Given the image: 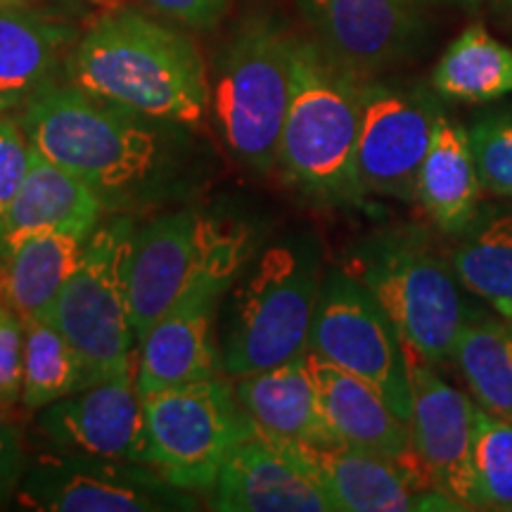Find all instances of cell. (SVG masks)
<instances>
[{
  "mask_svg": "<svg viewBox=\"0 0 512 512\" xmlns=\"http://www.w3.org/2000/svg\"><path fill=\"white\" fill-rule=\"evenodd\" d=\"M235 394L254 432L283 446L337 441L325 425L309 368V351L280 366L235 377Z\"/></svg>",
  "mask_w": 512,
  "mask_h": 512,
  "instance_id": "obj_19",
  "label": "cell"
},
{
  "mask_svg": "<svg viewBox=\"0 0 512 512\" xmlns=\"http://www.w3.org/2000/svg\"><path fill=\"white\" fill-rule=\"evenodd\" d=\"M451 264L472 297L512 323V202L479 207L456 235Z\"/></svg>",
  "mask_w": 512,
  "mask_h": 512,
  "instance_id": "obj_25",
  "label": "cell"
},
{
  "mask_svg": "<svg viewBox=\"0 0 512 512\" xmlns=\"http://www.w3.org/2000/svg\"><path fill=\"white\" fill-rule=\"evenodd\" d=\"M69 83L143 117L197 128L211 107L207 69L188 36L138 12L102 17L67 57Z\"/></svg>",
  "mask_w": 512,
  "mask_h": 512,
  "instance_id": "obj_2",
  "label": "cell"
},
{
  "mask_svg": "<svg viewBox=\"0 0 512 512\" xmlns=\"http://www.w3.org/2000/svg\"><path fill=\"white\" fill-rule=\"evenodd\" d=\"M226 294L204 292L176 304L138 339L140 394L183 387L219 375L221 347L216 309Z\"/></svg>",
  "mask_w": 512,
  "mask_h": 512,
  "instance_id": "obj_18",
  "label": "cell"
},
{
  "mask_svg": "<svg viewBox=\"0 0 512 512\" xmlns=\"http://www.w3.org/2000/svg\"><path fill=\"white\" fill-rule=\"evenodd\" d=\"M432 88L448 100L494 102L512 93V48L472 24L441 55Z\"/></svg>",
  "mask_w": 512,
  "mask_h": 512,
  "instance_id": "obj_27",
  "label": "cell"
},
{
  "mask_svg": "<svg viewBox=\"0 0 512 512\" xmlns=\"http://www.w3.org/2000/svg\"><path fill=\"white\" fill-rule=\"evenodd\" d=\"M72 31L0 0V114L24 110L57 83Z\"/></svg>",
  "mask_w": 512,
  "mask_h": 512,
  "instance_id": "obj_21",
  "label": "cell"
},
{
  "mask_svg": "<svg viewBox=\"0 0 512 512\" xmlns=\"http://www.w3.org/2000/svg\"><path fill=\"white\" fill-rule=\"evenodd\" d=\"M309 351L368 382L403 420L411 422L406 344L375 294L347 268L325 271Z\"/></svg>",
  "mask_w": 512,
  "mask_h": 512,
  "instance_id": "obj_10",
  "label": "cell"
},
{
  "mask_svg": "<svg viewBox=\"0 0 512 512\" xmlns=\"http://www.w3.org/2000/svg\"><path fill=\"white\" fill-rule=\"evenodd\" d=\"M323 278V252L311 233L249 259L228 290L223 320L221 366L230 380L309 351Z\"/></svg>",
  "mask_w": 512,
  "mask_h": 512,
  "instance_id": "obj_3",
  "label": "cell"
},
{
  "mask_svg": "<svg viewBox=\"0 0 512 512\" xmlns=\"http://www.w3.org/2000/svg\"><path fill=\"white\" fill-rule=\"evenodd\" d=\"M24 320L0 292V406L22 399Z\"/></svg>",
  "mask_w": 512,
  "mask_h": 512,
  "instance_id": "obj_32",
  "label": "cell"
},
{
  "mask_svg": "<svg viewBox=\"0 0 512 512\" xmlns=\"http://www.w3.org/2000/svg\"><path fill=\"white\" fill-rule=\"evenodd\" d=\"M347 271L375 294L408 351L432 366L451 361L467 318L479 309L465 297L451 256L422 228H392L351 247Z\"/></svg>",
  "mask_w": 512,
  "mask_h": 512,
  "instance_id": "obj_5",
  "label": "cell"
},
{
  "mask_svg": "<svg viewBox=\"0 0 512 512\" xmlns=\"http://www.w3.org/2000/svg\"><path fill=\"white\" fill-rule=\"evenodd\" d=\"M147 465L185 491H211L228 453L254 434L223 377L143 396Z\"/></svg>",
  "mask_w": 512,
  "mask_h": 512,
  "instance_id": "obj_9",
  "label": "cell"
},
{
  "mask_svg": "<svg viewBox=\"0 0 512 512\" xmlns=\"http://www.w3.org/2000/svg\"><path fill=\"white\" fill-rule=\"evenodd\" d=\"M36 425L57 451L147 465L145 406L136 370L50 403L41 408Z\"/></svg>",
  "mask_w": 512,
  "mask_h": 512,
  "instance_id": "obj_14",
  "label": "cell"
},
{
  "mask_svg": "<svg viewBox=\"0 0 512 512\" xmlns=\"http://www.w3.org/2000/svg\"><path fill=\"white\" fill-rule=\"evenodd\" d=\"M294 36L254 17L235 31L216 60L211 114L233 155L256 174H268L280 157V138L290 105Z\"/></svg>",
  "mask_w": 512,
  "mask_h": 512,
  "instance_id": "obj_7",
  "label": "cell"
},
{
  "mask_svg": "<svg viewBox=\"0 0 512 512\" xmlns=\"http://www.w3.org/2000/svg\"><path fill=\"white\" fill-rule=\"evenodd\" d=\"M29 143L91 188L107 211L147 209L183 188L188 128L157 121L83 88L50 86L19 114Z\"/></svg>",
  "mask_w": 512,
  "mask_h": 512,
  "instance_id": "obj_1",
  "label": "cell"
},
{
  "mask_svg": "<svg viewBox=\"0 0 512 512\" xmlns=\"http://www.w3.org/2000/svg\"><path fill=\"white\" fill-rule=\"evenodd\" d=\"M131 216L100 223L64 285L53 323L79 356L86 387L126 375L138 366L131 320V259L136 245Z\"/></svg>",
  "mask_w": 512,
  "mask_h": 512,
  "instance_id": "obj_8",
  "label": "cell"
},
{
  "mask_svg": "<svg viewBox=\"0 0 512 512\" xmlns=\"http://www.w3.org/2000/svg\"><path fill=\"white\" fill-rule=\"evenodd\" d=\"M444 110L420 86L363 81L356 176L363 195L415 200L418 176Z\"/></svg>",
  "mask_w": 512,
  "mask_h": 512,
  "instance_id": "obj_12",
  "label": "cell"
},
{
  "mask_svg": "<svg viewBox=\"0 0 512 512\" xmlns=\"http://www.w3.org/2000/svg\"><path fill=\"white\" fill-rule=\"evenodd\" d=\"M411 373V437L432 489L456 510L482 508L477 479V403L453 389L437 366L408 351Z\"/></svg>",
  "mask_w": 512,
  "mask_h": 512,
  "instance_id": "obj_13",
  "label": "cell"
},
{
  "mask_svg": "<svg viewBox=\"0 0 512 512\" xmlns=\"http://www.w3.org/2000/svg\"><path fill=\"white\" fill-rule=\"evenodd\" d=\"M508 323H510V320H508ZM510 332H512V323H510Z\"/></svg>",
  "mask_w": 512,
  "mask_h": 512,
  "instance_id": "obj_37",
  "label": "cell"
},
{
  "mask_svg": "<svg viewBox=\"0 0 512 512\" xmlns=\"http://www.w3.org/2000/svg\"><path fill=\"white\" fill-rule=\"evenodd\" d=\"M91 235L81 230H46L17 242L5 254L0 292L22 320L53 318L57 299L79 266Z\"/></svg>",
  "mask_w": 512,
  "mask_h": 512,
  "instance_id": "obj_23",
  "label": "cell"
},
{
  "mask_svg": "<svg viewBox=\"0 0 512 512\" xmlns=\"http://www.w3.org/2000/svg\"><path fill=\"white\" fill-rule=\"evenodd\" d=\"M475 460L482 508L512 510V420L477 406Z\"/></svg>",
  "mask_w": 512,
  "mask_h": 512,
  "instance_id": "obj_29",
  "label": "cell"
},
{
  "mask_svg": "<svg viewBox=\"0 0 512 512\" xmlns=\"http://www.w3.org/2000/svg\"><path fill=\"white\" fill-rule=\"evenodd\" d=\"M498 3H501L505 10H510V12H512V0H498Z\"/></svg>",
  "mask_w": 512,
  "mask_h": 512,
  "instance_id": "obj_35",
  "label": "cell"
},
{
  "mask_svg": "<svg viewBox=\"0 0 512 512\" xmlns=\"http://www.w3.org/2000/svg\"><path fill=\"white\" fill-rule=\"evenodd\" d=\"M105 207L98 195L67 169L50 162L31 145L27 178L12 202L3 238L0 264L17 242L46 230H81L91 235L100 226Z\"/></svg>",
  "mask_w": 512,
  "mask_h": 512,
  "instance_id": "obj_20",
  "label": "cell"
},
{
  "mask_svg": "<svg viewBox=\"0 0 512 512\" xmlns=\"http://www.w3.org/2000/svg\"><path fill=\"white\" fill-rule=\"evenodd\" d=\"M339 512H406L422 508L420 491L389 460L339 444L297 446Z\"/></svg>",
  "mask_w": 512,
  "mask_h": 512,
  "instance_id": "obj_22",
  "label": "cell"
},
{
  "mask_svg": "<svg viewBox=\"0 0 512 512\" xmlns=\"http://www.w3.org/2000/svg\"><path fill=\"white\" fill-rule=\"evenodd\" d=\"M482 190L470 133L456 119L441 114L422 162L415 200L441 233L458 235L477 214Z\"/></svg>",
  "mask_w": 512,
  "mask_h": 512,
  "instance_id": "obj_24",
  "label": "cell"
},
{
  "mask_svg": "<svg viewBox=\"0 0 512 512\" xmlns=\"http://www.w3.org/2000/svg\"><path fill=\"white\" fill-rule=\"evenodd\" d=\"M31 162V143L19 119L0 114V238Z\"/></svg>",
  "mask_w": 512,
  "mask_h": 512,
  "instance_id": "obj_31",
  "label": "cell"
},
{
  "mask_svg": "<svg viewBox=\"0 0 512 512\" xmlns=\"http://www.w3.org/2000/svg\"><path fill=\"white\" fill-rule=\"evenodd\" d=\"M451 363L484 411L512 420V332L505 318L479 309L460 328Z\"/></svg>",
  "mask_w": 512,
  "mask_h": 512,
  "instance_id": "obj_26",
  "label": "cell"
},
{
  "mask_svg": "<svg viewBox=\"0 0 512 512\" xmlns=\"http://www.w3.org/2000/svg\"><path fill=\"white\" fill-rule=\"evenodd\" d=\"M309 368L318 392L320 413L339 444L361 448L394 463L420 494L434 491L415 453L411 422L403 420L368 382L332 366L311 351Z\"/></svg>",
  "mask_w": 512,
  "mask_h": 512,
  "instance_id": "obj_16",
  "label": "cell"
},
{
  "mask_svg": "<svg viewBox=\"0 0 512 512\" xmlns=\"http://www.w3.org/2000/svg\"><path fill=\"white\" fill-rule=\"evenodd\" d=\"M363 79L332 60L318 41L294 38L290 105L278 164L287 181L318 202H356Z\"/></svg>",
  "mask_w": 512,
  "mask_h": 512,
  "instance_id": "obj_4",
  "label": "cell"
},
{
  "mask_svg": "<svg viewBox=\"0 0 512 512\" xmlns=\"http://www.w3.org/2000/svg\"><path fill=\"white\" fill-rule=\"evenodd\" d=\"M318 46L358 79L411 55L422 36L415 0H302Z\"/></svg>",
  "mask_w": 512,
  "mask_h": 512,
  "instance_id": "obj_15",
  "label": "cell"
},
{
  "mask_svg": "<svg viewBox=\"0 0 512 512\" xmlns=\"http://www.w3.org/2000/svg\"><path fill=\"white\" fill-rule=\"evenodd\" d=\"M8 408L10 406H0V508L15 501L29 465L22 427Z\"/></svg>",
  "mask_w": 512,
  "mask_h": 512,
  "instance_id": "obj_33",
  "label": "cell"
},
{
  "mask_svg": "<svg viewBox=\"0 0 512 512\" xmlns=\"http://www.w3.org/2000/svg\"><path fill=\"white\" fill-rule=\"evenodd\" d=\"M458 3H477V0H458Z\"/></svg>",
  "mask_w": 512,
  "mask_h": 512,
  "instance_id": "obj_36",
  "label": "cell"
},
{
  "mask_svg": "<svg viewBox=\"0 0 512 512\" xmlns=\"http://www.w3.org/2000/svg\"><path fill=\"white\" fill-rule=\"evenodd\" d=\"M252 252L245 223L200 209L169 211L140 228L131 259L136 337L185 299L204 292L228 294Z\"/></svg>",
  "mask_w": 512,
  "mask_h": 512,
  "instance_id": "obj_6",
  "label": "cell"
},
{
  "mask_svg": "<svg viewBox=\"0 0 512 512\" xmlns=\"http://www.w3.org/2000/svg\"><path fill=\"white\" fill-rule=\"evenodd\" d=\"M86 387L79 356L53 320H24L22 403L41 411Z\"/></svg>",
  "mask_w": 512,
  "mask_h": 512,
  "instance_id": "obj_28",
  "label": "cell"
},
{
  "mask_svg": "<svg viewBox=\"0 0 512 512\" xmlns=\"http://www.w3.org/2000/svg\"><path fill=\"white\" fill-rule=\"evenodd\" d=\"M467 133L482 188L512 202V105L479 112Z\"/></svg>",
  "mask_w": 512,
  "mask_h": 512,
  "instance_id": "obj_30",
  "label": "cell"
},
{
  "mask_svg": "<svg viewBox=\"0 0 512 512\" xmlns=\"http://www.w3.org/2000/svg\"><path fill=\"white\" fill-rule=\"evenodd\" d=\"M15 501L41 512H178L195 510L192 491L178 489L136 460L55 451L29 460Z\"/></svg>",
  "mask_w": 512,
  "mask_h": 512,
  "instance_id": "obj_11",
  "label": "cell"
},
{
  "mask_svg": "<svg viewBox=\"0 0 512 512\" xmlns=\"http://www.w3.org/2000/svg\"><path fill=\"white\" fill-rule=\"evenodd\" d=\"M147 3L162 15L195 29H211L228 10V0H147Z\"/></svg>",
  "mask_w": 512,
  "mask_h": 512,
  "instance_id": "obj_34",
  "label": "cell"
},
{
  "mask_svg": "<svg viewBox=\"0 0 512 512\" xmlns=\"http://www.w3.org/2000/svg\"><path fill=\"white\" fill-rule=\"evenodd\" d=\"M211 508L223 512H330L328 494L297 446L252 434L228 453Z\"/></svg>",
  "mask_w": 512,
  "mask_h": 512,
  "instance_id": "obj_17",
  "label": "cell"
}]
</instances>
